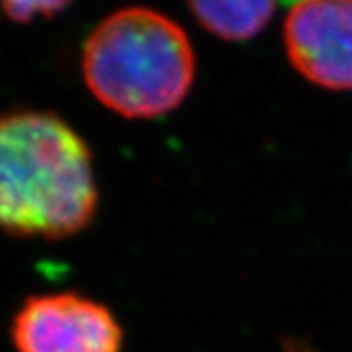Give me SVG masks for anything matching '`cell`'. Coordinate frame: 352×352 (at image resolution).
Instances as JSON below:
<instances>
[{"instance_id": "6da1fadb", "label": "cell", "mask_w": 352, "mask_h": 352, "mask_svg": "<svg viewBox=\"0 0 352 352\" xmlns=\"http://www.w3.org/2000/svg\"><path fill=\"white\" fill-rule=\"evenodd\" d=\"M98 188L87 143L59 116L0 112V229L65 239L87 229Z\"/></svg>"}, {"instance_id": "7a4b0ae2", "label": "cell", "mask_w": 352, "mask_h": 352, "mask_svg": "<svg viewBox=\"0 0 352 352\" xmlns=\"http://www.w3.org/2000/svg\"><path fill=\"white\" fill-rule=\"evenodd\" d=\"M88 90L129 120L173 112L188 96L196 53L184 28L151 8H122L88 36L82 51Z\"/></svg>"}, {"instance_id": "3957f363", "label": "cell", "mask_w": 352, "mask_h": 352, "mask_svg": "<svg viewBox=\"0 0 352 352\" xmlns=\"http://www.w3.org/2000/svg\"><path fill=\"white\" fill-rule=\"evenodd\" d=\"M18 352H122L124 331L102 303L75 292L28 298L14 315Z\"/></svg>"}, {"instance_id": "277c9868", "label": "cell", "mask_w": 352, "mask_h": 352, "mask_svg": "<svg viewBox=\"0 0 352 352\" xmlns=\"http://www.w3.org/2000/svg\"><path fill=\"white\" fill-rule=\"evenodd\" d=\"M289 63L309 82L352 90V0H307L284 24Z\"/></svg>"}, {"instance_id": "5b68a950", "label": "cell", "mask_w": 352, "mask_h": 352, "mask_svg": "<svg viewBox=\"0 0 352 352\" xmlns=\"http://www.w3.org/2000/svg\"><path fill=\"white\" fill-rule=\"evenodd\" d=\"M196 22L227 41H243L261 34L270 22L276 4L270 0H249V2H210L194 0L188 4Z\"/></svg>"}, {"instance_id": "8992f818", "label": "cell", "mask_w": 352, "mask_h": 352, "mask_svg": "<svg viewBox=\"0 0 352 352\" xmlns=\"http://www.w3.org/2000/svg\"><path fill=\"white\" fill-rule=\"evenodd\" d=\"M69 2H57V0H32V2H2L0 10L2 14L18 24H30L38 18H53L55 14L63 12Z\"/></svg>"}, {"instance_id": "52a82bcc", "label": "cell", "mask_w": 352, "mask_h": 352, "mask_svg": "<svg viewBox=\"0 0 352 352\" xmlns=\"http://www.w3.org/2000/svg\"><path fill=\"white\" fill-rule=\"evenodd\" d=\"M284 351L286 352H317L314 346L305 344L302 340H286L284 342Z\"/></svg>"}]
</instances>
